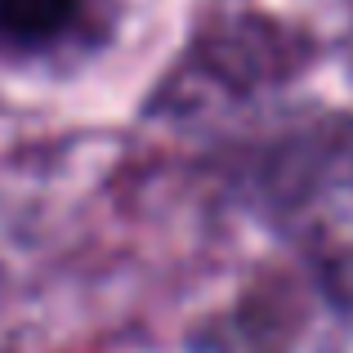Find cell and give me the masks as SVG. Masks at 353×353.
<instances>
[{
	"label": "cell",
	"mask_w": 353,
	"mask_h": 353,
	"mask_svg": "<svg viewBox=\"0 0 353 353\" xmlns=\"http://www.w3.org/2000/svg\"><path fill=\"white\" fill-rule=\"evenodd\" d=\"M85 18V0H0V45L45 54L63 45Z\"/></svg>",
	"instance_id": "6da1fadb"
}]
</instances>
